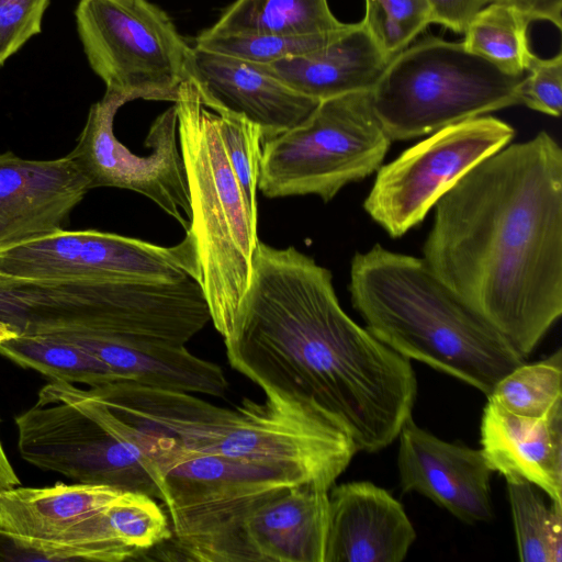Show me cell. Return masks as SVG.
<instances>
[{
	"mask_svg": "<svg viewBox=\"0 0 562 562\" xmlns=\"http://www.w3.org/2000/svg\"><path fill=\"white\" fill-rule=\"evenodd\" d=\"M524 76L503 72L462 42L428 36L389 61L372 105L390 139L407 140L519 104Z\"/></svg>",
	"mask_w": 562,
	"mask_h": 562,
	"instance_id": "ba28073f",
	"label": "cell"
},
{
	"mask_svg": "<svg viewBox=\"0 0 562 562\" xmlns=\"http://www.w3.org/2000/svg\"><path fill=\"white\" fill-rule=\"evenodd\" d=\"M0 318L21 334L184 345L211 322L198 280L102 279L0 285Z\"/></svg>",
	"mask_w": 562,
	"mask_h": 562,
	"instance_id": "8992f818",
	"label": "cell"
},
{
	"mask_svg": "<svg viewBox=\"0 0 562 562\" xmlns=\"http://www.w3.org/2000/svg\"><path fill=\"white\" fill-rule=\"evenodd\" d=\"M391 142L371 91L323 100L302 123L262 143L258 189L270 199L314 194L329 202L376 172Z\"/></svg>",
	"mask_w": 562,
	"mask_h": 562,
	"instance_id": "9c48e42d",
	"label": "cell"
},
{
	"mask_svg": "<svg viewBox=\"0 0 562 562\" xmlns=\"http://www.w3.org/2000/svg\"><path fill=\"white\" fill-rule=\"evenodd\" d=\"M492 2L514 8L530 22L546 21L558 30L562 27V0H492Z\"/></svg>",
	"mask_w": 562,
	"mask_h": 562,
	"instance_id": "d590c367",
	"label": "cell"
},
{
	"mask_svg": "<svg viewBox=\"0 0 562 562\" xmlns=\"http://www.w3.org/2000/svg\"><path fill=\"white\" fill-rule=\"evenodd\" d=\"M519 104L559 117L562 110V55H531L518 88Z\"/></svg>",
	"mask_w": 562,
	"mask_h": 562,
	"instance_id": "d6a6232c",
	"label": "cell"
},
{
	"mask_svg": "<svg viewBox=\"0 0 562 562\" xmlns=\"http://www.w3.org/2000/svg\"><path fill=\"white\" fill-rule=\"evenodd\" d=\"M330 488L307 482L268 492L189 546L198 562H324Z\"/></svg>",
	"mask_w": 562,
	"mask_h": 562,
	"instance_id": "9a60e30c",
	"label": "cell"
},
{
	"mask_svg": "<svg viewBox=\"0 0 562 562\" xmlns=\"http://www.w3.org/2000/svg\"><path fill=\"white\" fill-rule=\"evenodd\" d=\"M45 336L82 347L123 380L140 385L215 396L228 387L218 364L194 356L184 345L77 334Z\"/></svg>",
	"mask_w": 562,
	"mask_h": 562,
	"instance_id": "44dd1931",
	"label": "cell"
},
{
	"mask_svg": "<svg viewBox=\"0 0 562 562\" xmlns=\"http://www.w3.org/2000/svg\"><path fill=\"white\" fill-rule=\"evenodd\" d=\"M327 0H236L202 33L215 36L308 35L344 29Z\"/></svg>",
	"mask_w": 562,
	"mask_h": 562,
	"instance_id": "cb8c5ba5",
	"label": "cell"
},
{
	"mask_svg": "<svg viewBox=\"0 0 562 562\" xmlns=\"http://www.w3.org/2000/svg\"><path fill=\"white\" fill-rule=\"evenodd\" d=\"M21 481L13 469L0 438V492L20 485Z\"/></svg>",
	"mask_w": 562,
	"mask_h": 562,
	"instance_id": "8d00e7d4",
	"label": "cell"
},
{
	"mask_svg": "<svg viewBox=\"0 0 562 562\" xmlns=\"http://www.w3.org/2000/svg\"><path fill=\"white\" fill-rule=\"evenodd\" d=\"M390 60L360 21L314 52L256 65L296 92L323 101L372 91Z\"/></svg>",
	"mask_w": 562,
	"mask_h": 562,
	"instance_id": "7402d4cb",
	"label": "cell"
},
{
	"mask_svg": "<svg viewBox=\"0 0 562 562\" xmlns=\"http://www.w3.org/2000/svg\"><path fill=\"white\" fill-rule=\"evenodd\" d=\"M200 282L195 244L189 234L172 247L114 233L65 231L0 249V285L102 279Z\"/></svg>",
	"mask_w": 562,
	"mask_h": 562,
	"instance_id": "7c38bea8",
	"label": "cell"
},
{
	"mask_svg": "<svg viewBox=\"0 0 562 562\" xmlns=\"http://www.w3.org/2000/svg\"><path fill=\"white\" fill-rule=\"evenodd\" d=\"M128 101L123 94L105 90L103 98L91 105L76 146L67 155L87 178L90 189L114 187L138 192L188 231L191 207L178 144L176 106L168 108L153 122L145 140L151 151L139 156L124 146L113 131L117 110Z\"/></svg>",
	"mask_w": 562,
	"mask_h": 562,
	"instance_id": "5bb4252c",
	"label": "cell"
},
{
	"mask_svg": "<svg viewBox=\"0 0 562 562\" xmlns=\"http://www.w3.org/2000/svg\"><path fill=\"white\" fill-rule=\"evenodd\" d=\"M0 355L16 366L36 371L52 381L95 387L123 380L82 347L45 335L20 334L0 342Z\"/></svg>",
	"mask_w": 562,
	"mask_h": 562,
	"instance_id": "d4e9b609",
	"label": "cell"
},
{
	"mask_svg": "<svg viewBox=\"0 0 562 562\" xmlns=\"http://www.w3.org/2000/svg\"><path fill=\"white\" fill-rule=\"evenodd\" d=\"M432 23L464 33L473 18L492 0H427Z\"/></svg>",
	"mask_w": 562,
	"mask_h": 562,
	"instance_id": "e575fe53",
	"label": "cell"
},
{
	"mask_svg": "<svg viewBox=\"0 0 562 562\" xmlns=\"http://www.w3.org/2000/svg\"><path fill=\"white\" fill-rule=\"evenodd\" d=\"M481 445L492 471L527 480L562 505V402L543 417L531 418L487 400Z\"/></svg>",
	"mask_w": 562,
	"mask_h": 562,
	"instance_id": "ffe728a7",
	"label": "cell"
},
{
	"mask_svg": "<svg viewBox=\"0 0 562 562\" xmlns=\"http://www.w3.org/2000/svg\"><path fill=\"white\" fill-rule=\"evenodd\" d=\"M124 492L99 484L14 486L0 492V527L19 536L61 541L77 524L113 503Z\"/></svg>",
	"mask_w": 562,
	"mask_h": 562,
	"instance_id": "603a6c76",
	"label": "cell"
},
{
	"mask_svg": "<svg viewBox=\"0 0 562 562\" xmlns=\"http://www.w3.org/2000/svg\"><path fill=\"white\" fill-rule=\"evenodd\" d=\"M136 428L202 454L294 467L330 488L358 452L347 428L316 405L274 391L235 409L191 393L120 380L88 389Z\"/></svg>",
	"mask_w": 562,
	"mask_h": 562,
	"instance_id": "3957f363",
	"label": "cell"
},
{
	"mask_svg": "<svg viewBox=\"0 0 562 562\" xmlns=\"http://www.w3.org/2000/svg\"><path fill=\"white\" fill-rule=\"evenodd\" d=\"M202 101L218 115L221 135L229 162L250 209L258 213L257 190L263 132L241 114L215 102L204 99Z\"/></svg>",
	"mask_w": 562,
	"mask_h": 562,
	"instance_id": "4dcf8cb0",
	"label": "cell"
},
{
	"mask_svg": "<svg viewBox=\"0 0 562 562\" xmlns=\"http://www.w3.org/2000/svg\"><path fill=\"white\" fill-rule=\"evenodd\" d=\"M105 562L102 552L88 543L30 539L0 527V562Z\"/></svg>",
	"mask_w": 562,
	"mask_h": 562,
	"instance_id": "1f68e13d",
	"label": "cell"
},
{
	"mask_svg": "<svg viewBox=\"0 0 562 562\" xmlns=\"http://www.w3.org/2000/svg\"><path fill=\"white\" fill-rule=\"evenodd\" d=\"M89 190L68 155L35 160L0 154V249L63 229Z\"/></svg>",
	"mask_w": 562,
	"mask_h": 562,
	"instance_id": "e0dca14e",
	"label": "cell"
},
{
	"mask_svg": "<svg viewBox=\"0 0 562 562\" xmlns=\"http://www.w3.org/2000/svg\"><path fill=\"white\" fill-rule=\"evenodd\" d=\"M397 438V468L404 493H419L467 524L494 518L493 471L482 449L443 441L420 428L412 416Z\"/></svg>",
	"mask_w": 562,
	"mask_h": 562,
	"instance_id": "2e32d148",
	"label": "cell"
},
{
	"mask_svg": "<svg viewBox=\"0 0 562 562\" xmlns=\"http://www.w3.org/2000/svg\"><path fill=\"white\" fill-rule=\"evenodd\" d=\"M361 23L379 48L392 59L432 21L427 0H364Z\"/></svg>",
	"mask_w": 562,
	"mask_h": 562,
	"instance_id": "f546056e",
	"label": "cell"
},
{
	"mask_svg": "<svg viewBox=\"0 0 562 562\" xmlns=\"http://www.w3.org/2000/svg\"><path fill=\"white\" fill-rule=\"evenodd\" d=\"M324 562H401L416 532L401 503L371 482L328 492Z\"/></svg>",
	"mask_w": 562,
	"mask_h": 562,
	"instance_id": "ac0fdd59",
	"label": "cell"
},
{
	"mask_svg": "<svg viewBox=\"0 0 562 562\" xmlns=\"http://www.w3.org/2000/svg\"><path fill=\"white\" fill-rule=\"evenodd\" d=\"M161 498L176 554L257 497L313 480L301 469L184 451L160 440ZM316 484V483H315ZM319 485V484H318Z\"/></svg>",
	"mask_w": 562,
	"mask_h": 562,
	"instance_id": "4fadbf2b",
	"label": "cell"
},
{
	"mask_svg": "<svg viewBox=\"0 0 562 562\" xmlns=\"http://www.w3.org/2000/svg\"><path fill=\"white\" fill-rule=\"evenodd\" d=\"M428 267L526 359L562 314V149L548 132L482 160L435 204Z\"/></svg>",
	"mask_w": 562,
	"mask_h": 562,
	"instance_id": "7a4b0ae2",
	"label": "cell"
},
{
	"mask_svg": "<svg viewBox=\"0 0 562 562\" xmlns=\"http://www.w3.org/2000/svg\"><path fill=\"white\" fill-rule=\"evenodd\" d=\"M15 426L19 452L30 464L160 501L155 436L119 418L88 390L52 381Z\"/></svg>",
	"mask_w": 562,
	"mask_h": 562,
	"instance_id": "52a82bcc",
	"label": "cell"
},
{
	"mask_svg": "<svg viewBox=\"0 0 562 562\" xmlns=\"http://www.w3.org/2000/svg\"><path fill=\"white\" fill-rule=\"evenodd\" d=\"M348 290L355 310L375 338L486 397L499 380L525 362L423 258L375 244L353 255Z\"/></svg>",
	"mask_w": 562,
	"mask_h": 562,
	"instance_id": "277c9868",
	"label": "cell"
},
{
	"mask_svg": "<svg viewBox=\"0 0 562 562\" xmlns=\"http://www.w3.org/2000/svg\"><path fill=\"white\" fill-rule=\"evenodd\" d=\"M487 400L505 411L524 417L540 418L562 402V352L512 370L492 390Z\"/></svg>",
	"mask_w": 562,
	"mask_h": 562,
	"instance_id": "83f0119b",
	"label": "cell"
},
{
	"mask_svg": "<svg viewBox=\"0 0 562 562\" xmlns=\"http://www.w3.org/2000/svg\"><path fill=\"white\" fill-rule=\"evenodd\" d=\"M530 20L512 7L491 2L470 22L462 42L471 53L503 72L524 76L533 54L529 46Z\"/></svg>",
	"mask_w": 562,
	"mask_h": 562,
	"instance_id": "4316f807",
	"label": "cell"
},
{
	"mask_svg": "<svg viewBox=\"0 0 562 562\" xmlns=\"http://www.w3.org/2000/svg\"><path fill=\"white\" fill-rule=\"evenodd\" d=\"M514 134L508 123L490 115L431 133L380 166L364 211L390 237L405 235L459 179L508 145Z\"/></svg>",
	"mask_w": 562,
	"mask_h": 562,
	"instance_id": "8fae6325",
	"label": "cell"
},
{
	"mask_svg": "<svg viewBox=\"0 0 562 562\" xmlns=\"http://www.w3.org/2000/svg\"><path fill=\"white\" fill-rule=\"evenodd\" d=\"M77 26L85 53L106 90L172 101L190 79L193 47L147 0H80Z\"/></svg>",
	"mask_w": 562,
	"mask_h": 562,
	"instance_id": "30bf717a",
	"label": "cell"
},
{
	"mask_svg": "<svg viewBox=\"0 0 562 562\" xmlns=\"http://www.w3.org/2000/svg\"><path fill=\"white\" fill-rule=\"evenodd\" d=\"M190 79L202 99L257 124L265 140L302 123L321 102L296 92L254 63L196 47Z\"/></svg>",
	"mask_w": 562,
	"mask_h": 562,
	"instance_id": "d6986e66",
	"label": "cell"
},
{
	"mask_svg": "<svg viewBox=\"0 0 562 562\" xmlns=\"http://www.w3.org/2000/svg\"><path fill=\"white\" fill-rule=\"evenodd\" d=\"M173 104L191 207L186 234L195 244L211 322L225 339L249 285L258 213L229 162L218 115L203 103L193 80L180 86Z\"/></svg>",
	"mask_w": 562,
	"mask_h": 562,
	"instance_id": "5b68a950",
	"label": "cell"
},
{
	"mask_svg": "<svg viewBox=\"0 0 562 562\" xmlns=\"http://www.w3.org/2000/svg\"><path fill=\"white\" fill-rule=\"evenodd\" d=\"M224 344L236 371L263 392L316 405L347 428L358 451L386 448L412 416L417 381L409 359L352 321L331 272L292 246L258 241Z\"/></svg>",
	"mask_w": 562,
	"mask_h": 562,
	"instance_id": "6da1fadb",
	"label": "cell"
},
{
	"mask_svg": "<svg viewBox=\"0 0 562 562\" xmlns=\"http://www.w3.org/2000/svg\"><path fill=\"white\" fill-rule=\"evenodd\" d=\"M49 0H0V66L41 32Z\"/></svg>",
	"mask_w": 562,
	"mask_h": 562,
	"instance_id": "836d02e7",
	"label": "cell"
},
{
	"mask_svg": "<svg viewBox=\"0 0 562 562\" xmlns=\"http://www.w3.org/2000/svg\"><path fill=\"white\" fill-rule=\"evenodd\" d=\"M344 29L308 35L215 36L200 33L194 46L200 49L235 57L255 64H269L305 55L322 48L340 36Z\"/></svg>",
	"mask_w": 562,
	"mask_h": 562,
	"instance_id": "f1b7e54d",
	"label": "cell"
},
{
	"mask_svg": "<svg viewBox=\"0 0 562 562\" xmlns=\"http://www.w3.org/2000/svg\"><path fill=\"white\" fill-rule=\"evenodd\" d=\"M519 560L560 562L562 559V505L544 501V493L520 477L505 479Z\"/></svg>",
	"mask_w": 562,
	"mask_h": 562,
	"instance_id": "484cf974",
	"label": "cell"
}]
</instances>
